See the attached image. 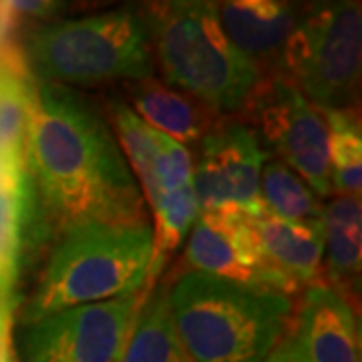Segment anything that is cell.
<instances>
[{"mask_svg": "<svg viewBox=\"0 0 362 362\" xmlns=\"http://www.w3.org/2000/svg\"><path fill=\"white\" fill-rule=\"evenodd\" d=\"M26 66L14 52H4L0 63V161L23 168L28 111Z\"/></svg>", "mask_w": 362, "mask_h": 362, "instance_id": "17", "label": "cell"}, {"mask_svg": "<svg viewBox=\"0 0 362 362\" xmlns=\"http://www.w3.org/2000/svg\"><path fill=\"white\" fill-rule=\"evenodd\" d=\"M266 362H308L304 358L302 350H300V344L294 338V334L290 332L288 337L278 344V349L272 352V356Z\"/></svg>", "mask_w": 362, "mask_h": 362, "instance_id": "22", "label": "cell"}, {"mask_svg": "<svg viewBox=\"0 0 362 362\" xmlns=\"http://www.w3.org/2000/svg\"><path fill=\"white\" fill-rule=\"evenodd\" d=\"M361 63L358 2L318 4L302 14L280 57L286 83L322 111L350 107Z\"/></svg>", "mask_w": 362, "mask_h": 362, "instance_id": "6", "label": "cell"}, {"mask_svg": "<svg viewBox=\"0 0 362 362\" xmlns=\"http://www.w3.org/2000/svg\"><path fill=\"white\" fill-rule=\"evenodd\" d=\"M220 25L233 47L262 71V65L278 61L300 14L286 2L233 0L218 4Z\"/></svg>", "mask_w": 362, "mask_h": 362, "instance_id": "13", "label": "cell"}, {"mask_svg": "<svg viewBox=\"0 0 362 362\" xmlns=\"http://www.w3.org/2000/svg\"><path fill=\"white\" fill-rule=\"evenodd\" d=\"M171 322L194 362H266L292 332V296L185 272L168 290Z\"/></svg>", "mask_w": 362, "mask_h": 362, "instance_id": "2", "label": "cell"}, {"mask_svg": "<svg viewBox=\"0 0 362 362\" xmlns=\"http://www.w3.org/2000/svg\"><path fill=\"white\" fill-rule=\"evenodd\" d=\"M324 256L334 280L354 278L361 272V197L337 195L324 206Z\"/></svg>", "mask_w": 362, "mask_h": 362, "instance_id": "16", "label": "cell"}, {"mask_svg": "<svg viewBox=\"0 0 362 362\" xmlns=\"http://www.w3.org/2000/svg\"><path fill=\"white\" fill-rule=\"evenodd\" d=\"M28 61L40 81L65 87L137 83L156 73L145 21L129 8L40 26L28 39Z\"/></svg>", "mask_w": 362, "mask_h": 362, "instance_id": "5", "label": "cell"}, {"mask_svg": "<svg viewBox=\"0 0 362 362\" xmlns=\"http://www.w3.org/2000/svg\"><path fill=\"white\" fill-rule=\"evenodd\" d=\"M149 294L77 306L40 318L26 330L25 361L123 362L135 320Z\"/></svg>", "mask_w": 362, "mask_h": 362, "instance_id": "7", "label": "cell"}, {"mask_svg": "<svg viewBox=\"0 0 362 362\" xmlns=\"http://www.w3.org/2000/svg\"><path fill=\"white\" fill-rule=\"evenodd\" d=\"M292 334L308 362H361L356 314L337 286L316 282L306 288Z\"/></svg>", "mask_w": 362, "mask_h": 362, "instance_id": "12", "label": "cell"}, {"mask_svg": "<svg viewBox=\"0 0 362 362\" xmlns=\"http://www.w3.org/2000/svg\"><path fill=\"white\" fill-rule=\"evenodd\" d=\"M259 195L264 209L276 218L296 223H322L324 206L318 195L280 159L264 163Z\"/></svg>", "mask_w": 362, "mask_h": 362, "instance_id": "18", "label": "cell"}, {"mask_svg": "<svg viewBox=\"0 0 362 362\" xmlns=\"http://www.w3.org/2000/svg\"><path fill=\"white\" fill-rule=\"evenodd\" d=\"M25 206L23 168L0 161V290L13 282Z\"/></svg>", "mask_w": 362, "mask_h": 362, "instance_id": "21", "label": "cell"}, {"mask_svg": "<svg viewBox=\"0 0 362 362\" xmlns=\"http://www.w3.org/2000/svg\"><path fill=\"white\" fill-rule=\"evenodd\" d=\"M328 127L330 181L332 194L361 197L362 189V133L361 119L352 107L324 111Z\"/></svg>", "mask_w": 362, "mask_h": 362, "instance_id": "19", "label": "cell"}, {"mask_svg": "<svg viewBox=\"0 0 362 362\" xmlns=\"http://www.w3.org/2000/svg\"><path fill=\"white\" fill-rule=\"evenodd\" d=\"M25 156L45 233L63 238L93 223H149L109 123L75 89L39 81L28 90Z\"/></svg>", "mask_w": 362, "mask_h": 362, "instance_id": "1", "label": "cell"}, {"mask_svg": "<svg viewBox=\"0 0 362 362\" xmlns=\"http://www.w3.org/2000/svg\"><path fill=\"white\" fill-rule=\"evenodd\" d=\"M199 145L192 177L199 211L259 216L264 211L259 181L266 151L258 133L242 121H223L207 131Z\"/></svg>", "mask_w": 362, "mask_h": 362, "instance_id": "9", "label": "cell"}, {"mask_svg": "<svg viewBox=\"0 0 362 362\" xmlns=\"http://www.w3.org/2000/svg\"><path fill=\"white\" fill-rule=\"evenodd\" d=\"M129 101L133 113L141 121L181 145L199 143L216 125V113L206 105L156 77L131 83Z\"/></svg>", "mask_w": 362, "mask_h": 362, "instance_id": "14", "label": "cell"}, {"mask_svg": "<svg viewBox=\"0 0 362 362\" xmlns=\"http://www.w3.org/2000/svg\"><path fill=\"white\" fill-rule=\"evenodd\" d=\"M153 252L151 223L83 226L59 238L28 302L26 322L139 294Z\"/></svg>", "mask_w": 362, "mask_h": 362, "instance_id": "4", "label": "cell"}, {"mask_svg": "<svg viewBox=\"0 0 362 362\" xmlns=\"http://www.w3.org/2000/svg\"><path fill=\"white\" fill-rule=\"evenodd\" d=\"M143 21L165 85L192 95L216 115L250 107L264 73L226 37L216 2H156Z\"/></svg>", "mask_w": 362, "mask_h": 362, "instance_id": "3", "label": "cell"}, {"mask_svg": "<svg viewBox=\"0 0 362 362\" xmlns=\"http://www.w3.org/2000/svg\"><path fill=\"white\" fill-rule=\"evenodd\" d=\"M0 362H21L13 350V342H11V324H8V320L2 324V332H0Z\"/></svg>", "mask_w": 362, "mask_h": 362, "instance_id": "23", "label": "cell"}, {"mask_svg": "<svg viewBox=\"0 0 362 362\" xmlns=\"http://www.w3.org/2000/svg\"><path fill=\"white\" fill-rule=\"evenodd\" d=\"M247 223L278 292L292 296L300 288L316 284L324 259L322 223H296L266 209L247 216Z\"/></svg>", "mask_w": 362, "mask_h": 362, "instance_id": "11", "label": "cell"}, {"mask_svg": "<svg viewBox=\"0 0 362 362\" xmlns=\"http://www.w3.org/2000/svg\"><path fill=\"white\" fill-rule=\"evenodd\" d=\"M185 259L194 272L276 290L242 211H199L189 232Z\"/></svg>", "mask_w": 362, "mask_h": 362, "instance_id": "10", "label": "cell"}, {"mask_svg": "<svg viewBox=\"0 0 362 362\" xmlns=\"http://www.w3.org/2000/svg\"><path fill=\"white\" fill-rule=\"evenodd\" d=\"M123 362H194L171 322L165 288L145 298Z\"/></svg>", "mask_w": 362, "mask_h": 362, "instance_id": "15", "label": "cell"}, {"mask_svg": "<svg viewBox=\"0 0 362 362\" xmlns=\"http://www.w3.org/2000/svg\"><path fill=\"white\" fill-rule=\"evenodd\" d=\"M199 216V204L195 199L194 187L187 185L180 192H173L165 197L163 206L153 214L156 226L153 230V252H151V264H149V276H147V290L151 292L156 280L161 276L168 259L175 254L181 246L185 235L192 232L195 220Z\"/></svg>", "mask_w": 362, "mask_h": 362, "instance_id": "20", "label": "cell"}, {"mask_svg": "<svg viewBox=\"0 0 362 362\" xmlns=\"http://www.w3.org/2000/svg\"><path fill=\"white\" fill-rule=\"evenodd\" d=\"M250 109L262 137L280 161L308 183L318 199L332 195L328 127L324 111L302 97L284 78L264 81Z\"/></svg>", "mask_w": 362, "mask_h": 362, "instance_id": "8", "label": "cell"}]
</instances>
